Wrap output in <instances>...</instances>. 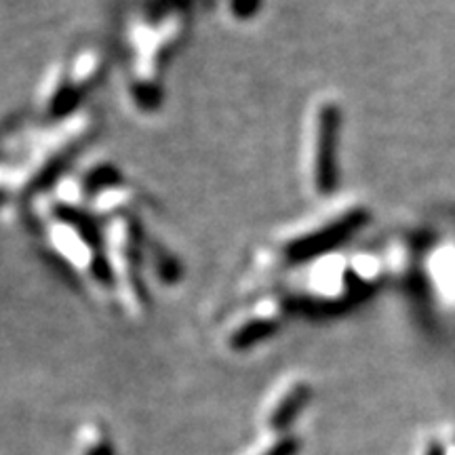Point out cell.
<instances>
[{
    "mask_svg": "<svg viewBox=\"0 0 455 455\" xmlns=\"http://www.w3.org/2000/svg\"><path fill=\"white\" fill-rule=\"evenodd\" d=\"M369 213L365 207L355 203H331L318 209L284 230L278 236L276 255L283 264H308L321 255L333 253L335 244H341L350 235L367 224Z\"/></svg>",
    "mask_w": 455,
    "mask_h": 455,
    "instance_id": "cell-1",
    "label": "cell"
},
{
    "mask_svg": "<svg viewBox=\"0 0 455 455\" xmlns=\"http://www.w3.org/2000/svg\"><path fill=\"white\" fill-rule=\"evenodd\" d=\"M44 221V235L57 258L64 259L89 283L101 284V289L112 287L104 258V238L95 235L93 221L83 218L81 209L66 207L55 201L51 203Z\"/></svg>",
    "mask_w": 455,
    "mask_h": 455,
    "instance_id": "cell-2",
    "label": "cell"
},
{
    "mask_svg": "<svg viewBox=\"0 0 455 455\" xmlns=\"http://www.w3.org/2000/svg\"><path fill=\"white\" fill-rule=\"evenodd\" d=\"M310 268L295 289V301L316 310H341L365 299L375 289L373 275L346 261L338 253H327L308 261Z\"/></svg>",
    "mask_w": 455,
    "mask_h": 455,
    "instance_id": "cell-3",
    "label": "cell"
},
{
    "mask_svg": "<svg viewBox=\"0 0 455 455\" xmlns=\"http://www.w3.org/2000/svg\"><path fill=\"white\" fill-rule=\"evenodd\" d=\"M339 124L341 112L338 101L327 95L312 101L306 114L301 164H304L306 186L318 198H327L335 188Z\"/></svg>",
    "mask_w": 455,
    "mask_h": 455,
    "instance_id": "cell-4",
    "label": "cell"
},
{
    "mask_svg": "<svg viewBox=\"0 0 455 455\" xmlns=\"http://www.w3.org/2000/svg\"><path fill=\"white\" fill-rule=\"evenodd\" d=\"M101 238L110 284L121 295L124 308L138 315L144 301L138 283V235L133 220L127 215L108 220Z\"/></svg>",
    "mask_w": 455,
    "mask_h": 455,
    "instance_id": "cell-5",
    "label": "cell"
},
{
    "mask_svg": "<svg viewBox=\"0 0 455 455\" xmlns=\"http://www.w3.org/2000/svg\"><path fill=\"white\" fill-rule=\"evenodd\" d=\"M289 299L281 295H270L264 298L236 316L226 329V341L232 350H247L258 341L266 339L278 329L287 315Z\"/></svg>",
    "mask_w": 455,
    "mask_h": 455,
    "instance_id": "cell-6",
    "label": "cell"
},
{
    "mask_svg": "<svg viewBox=\"0 0 455 455\" xmlns=\"http://www.w3.org/2000/svg\"><path fill=\"white\" fill-rule=\"evenodd\" d=\"M84 91L74 81L70 66L51 68L41 87V112L47 118H68Z\"/></svg>",
    "mask_w": 455,
    "mask_h": 455,
    "instance_id": "cell-7",
    "label": "cell"
},
{
    "mask_svg": "<svg viewBox=\"0 0 455 455\" xmlns=\"http://www.w3.org/2000/svg\"><path fill=\"white\" fill-rule=\"evenodd\" d=\"M310 396V386L306 382H291L287 386V390L283 392L281 398L272 411L268 413V424L270 428L283 430L291 424V419L299 413V409L306 405Z\"/></svg>",
    "mask_w": 455,
    "mask_h": 455,
    "instance_id": "cell-8",
    "label": "cell"
},
{
    "mask_svg": "<svg viewBox=\"0 0 455 455\" xmlns=\"http://www.w3.org/2000/svg\"><path fill=\"white\" fill-rule=\"evenodd\" d=\"M259 7V0H232V11H235L236 17H249L251 13H255V9Z\"/></svg>",
    "mask_w": 455,
    "mask_h": 455,
    "instance_id": "cell-9",
    "label": "cell"
}]
</instances>
